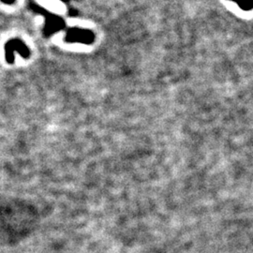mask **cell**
Segmentation results:
<instances>
[{
  "instance_id": "cell-1",
  "label": "cell",
  "mask_w": 253,
  "mask_h": 253,
  "mask_svg": "<svg viewBox=\"0 0 253 253\" xmlns=\"http://www.w3.org/2000/svg\"><path fill=\"white\" fill-rule=\"evenodd\" d=\"M5 50H6V59L8 61V63H12L13 62V52L17 51L22 56L24 57H28L29 56V50L27 49V46L25 45V43L20 41L19 39H13L11 41H9L7 42V44L5 46Z\"/></svg>"
},
{
  "instance_id": "cell-2",
  "label": "cell",
  "mask_w": 253,
  "mask_h": 253,
  "mask_svg": "<svg viewBox=\"0 0 253 253\" xmlns=\"http://www.w3.org/2000/svg\"><path fill=\"white\" fill-rule=\"evenodd\" d=\"M67 40L71 42H83L89 43L93 42L94 36L90 31H84L81 29H72L68 32Z\"/></svg>"
},
{
  "instance_id": "cell-3",
  "label": "cell",
  "mask_w": 253,
  "mask_h": 253,
  "mask_svg": "<svg viewBox=\"0 0 253 253\" xmlns=\"http://www.w3.org/2000/svg\"><path fill=\"white\" fill-rule=\"evenodd\" d=\"M235 2L241 9L251 10L253 8V0H232Z\"/></svg>"
},
{
  "instance_id": "cell-4",
  "label": "cell",
  "mask_w": 253,
  "mask_h": 253,
  "mask_svg": "<svg viewBox=\"0 0 253 253\" xmlns=\"http://www.w3.org/2000/svg\"><path fill=\"white\" fill-rule=\"evenodd\" d=\"M2 2H4V3H6V4H12L15 0H1Z\"/></svg>"
}]
</instances>
